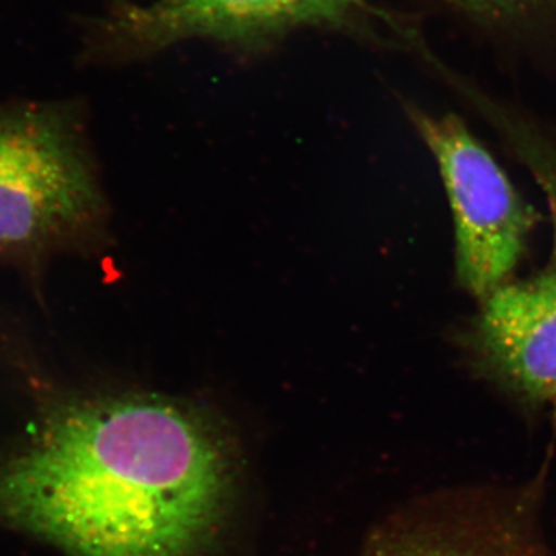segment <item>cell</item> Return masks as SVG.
<instances>
[{"instance_id":"5b68a950","label":"cell","mask_w":556,"mask_h":556,"mask_svg":"<svg viewBox=\"0 0 556 556\" xmlns=\"http://www.w3.org/2000/svg\"><path fill=\"white\" fill-rule=\"evenodd\" d=\"M532 495H448L372 533L361 556H546Z\"/></svg>"},{"instance_id":"7a4b0ae2","label":"cell","mask_w":556,"mask_h":556,"mask_svg":"<svg viewBox=\"0 0 556 556\" xmlns=\"http://www.w3.org/2000/svg\"><path fill=\"white\" fill-rule=\"evenodd\" d=\"M109 204L75 108L0 105V266L36 278L108 237Z\"/></svg>"},{"instance_id":"52a82bcc","label":"cell","mask_w":556,"mask_h":556,"mask_svg":"<svg viewBox=\"0 0 556 556\" xmlns=\"http://www.w3.org/2000/svg\"><path fill=\"white\" fill-rule=\"evenodd\" d=\"M475 38L511 61L556 65V0H437Z\"/></svg>"},{"instance_id":"277c9868","label":"cell","mask_w":556,"mask_h":556,"mask_svg":"<svg viewBox=\"0 0 556 556\" xmlns=\"http://www.w3.org/2000/svg\"><path fill=\"white\" fill-rule=\"evenodd\" d=\"M365 0H150L102 21L112 46L155 53L190 40L252 49L300 28H346Z\"/></svg>"},{"instance_id":"3957f363","label":"cell","mask_w":556,"mask_h":556,"mask_svg":"<svg viewBox=\"0 0 556 556\" xmlns=\"http://www.w3.org/2000/svg\"><path fill=\"white\" fill-rule=\"evenodd\" d=\"M404 109L444 179L455 217L457 280L484 302L517 268L532 212L459 116L430 115L409 102Z\"/></svg>"},{"instance_id":"8992f818","label":"cell","mask_w":556,"mask_h":556,"mask_svg":"<svg viewBox=\"0 0 556 556\" xmlns=\"http://www.w3.org/2000/svg\"><path fill=\"white\" fill-rule=\"evenodd\" d=\"M477 339L501 383L532 404L556 407V270L493 291Z\"/></svg>"},{"instance_id":"6da1fadb","label":"cell","mask_w":556,"mask_h":556,"mask_svg":"<svg viewBox=\"0 0 556 556\" xmlns=\"http://www.w3.org/2000/svg\"><path fill=\"white\" fill-rule=\"evenodd\" d=\"M228 424L148 391L43 394L0 450V529L65 556H207L239 485Z\"/></svg>"},{"instance_id":"ba28073f","label":"cell","mask_w":556,"mask_h":556,"mask_svg":"<svg viewBox=\"0 0 556 556\" xmlns=\"http://www.w3.org/2000/svg\"><path fill=\"white\" fill-rule=\"evenodd\" d=\"M453 89L485 116L517 153L518 159L529 167L538 185L546 193L555 228L556 251V144L527 116L506 102L496 100L471 83L467 76L456 79Z\"/></svg>"}]
</instances>
